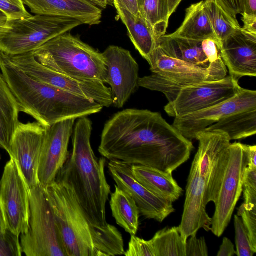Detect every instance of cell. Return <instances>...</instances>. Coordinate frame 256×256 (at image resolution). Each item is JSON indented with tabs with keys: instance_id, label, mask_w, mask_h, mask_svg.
Returning <instances> with one entry per match:
<instances>
[{
	"instance_id": "836d02e7",
	"label": "cell",
	"mask_w": 256,
	"mask_h": 256,
	"mask_svg": "<svg viewBox=\"0 0 256 256\" xmlns=\"http://www.w3.org/2000/svg\"><path fill=\"white\" fill-rule=\"evenodd\" d=\"M20 236L8 230L0 235V256H21Z\"/></svg>"
},
{
	"instance_id": "5bb4252c",
	"label": "cell",
	"mask_w": 256,
	"mask_h": 256,
	"mask_svg": "<svg viewBox=\"0 0 256 256\" xmlns=\"http://www.w3.org/2000/svg\"><path fill=\"white\" fill-rule=\"evenodd\" d=\"M45 128L40 122H19L10 144L14 160L29 189L40 184L38 168Z\"/></svg>"
},
{
	"instance_id": "9c48e42d",
	"label": "cell",
	"mask_w": 256,
	"mask_h": 256,
	"mask_svg": "<svg viewBox=\"0 0 256 256\" xmlns=\"http://www.w3.org/2000/svg\"><path fill=\"white\" fill-rule=\"evenodd\" d=\"M6 55L14 66L36 81L94 100L103 107L113 104L111 89L104 83L76 80L55 72L37 61L34 52Z\"/></svg>"
},
{
	"instance_id": "9a60e30c",
	"label": "cell",
	"mask_w": 256,
	"mask_h": 256,
	"mask_svg": "<svg viewBox=\"0 0 256 256\" xmlns=\"http://www.w3.org/2000/svg\"><path fill=\"white\" fill-rule=\"evenodd\" d=\"M110 160L109 172L116 185L133 198L142 216L162 222L175 211L172 202L155 194L138 182L132 164L119 160Z\"/></svg>"
},
{
	"instance_id": "30bf717a",
	"label": "cell",
	"mask_w": 256,
	"mask_h": 256,
	"mask_svg": "<svg viewBox=\"0 0 256 256\" xmlns=\"http://www.w3.org/2000/svg\"><path fill=\"white\" fill-rule=\"evenodd\" d=\"M241 88L238 81L230 75L219 80L188 85L180 90L174 100L168 102L164 110L169 116L180 118L230 100Z\"/></svg>"
},
{
	"instance_id": "7a4b0ae2",
	"label": "cell",
	"mask_w": 256,
	"mask_h": 256,
	"mask_svg": "<svg viewBox=\"0 0 256 256\" xmlns=\"http://www.w3.org/2000/svg\"><path fill=\"white\" fill-rule=\"evenodd\" d=\"M44 189L66 256L124 254V239L118 229L110 224H93L70 186L55 180Z\"/></svg>"
},
{
	"instance_id": "cb8c5ba5",
	"label": "cell",
	"mask_w": 256,
	"mask_h": 256,
	"mask_svg": "<svg viewBox=\"0 0 256 256\" xmlns=\"http://www.w3.org/2000/svg\"><path fill=\"white\" fill-rule=\"evenodd\" d=\"M170 37L202 41L212 38L220 44L204 6V0L190 6L186 10L184 20Z\"/></svg>"
},
{
	"instance_id": "ab89813d",
	"label": "cell",
	"mask_w": 256,
	"mask_h": 256,
	"mask_svg": "<svg viewBox=\"0 0 256 256\" xmlns=\"http://www.w3.org/2000/svg\"><path fill=\"white\" fill-rule=\"evenodd\" d=\"M242 20L244 24V26L242 29L245 32L256 36V14H250L242 12Z\"/></svg>"
},
{
	"instance_id": "2e32d148",
	"label": "cell",
	"mask_w": 256,
	"mask_h": 256,
	"mask_svg": "<svg viewBox=\"0 0 256 256\" xmlns=\"http://www.w3.org/2000/svg\"><path fill=\"white\" fill-rule=\"evenodd\" d=\"M76 120H66L44 126L38 168V181L43 188L56 180L68 157V144Z\"/></svg>"
},
{
	"instance_id": "d6a6232c",
	"label": "cell",
	"mask_w": 256,
	"mask_h": 256,
	"mask_svg": "<svg viewBox=\"0 0 256 256\" xmlns=\"http://www.w3.org/2000/svg\"><path fill=\"white\" fill-rule=\"evenodd\" d=\"M234 225L236 233V255L238 256H252L254 252L248 234L240 216L235 215Z\"/></svg>"
},
{
	"instance_id": "8992f818",
	"label": "cell",
	"mask_w": 256,
	"mask_h": 256,
	"mask_svg": "<svg viewBox=\"0 0 256 256\" xmlns=\"http://www.w3.org/2000/svg\"><path fill=\"white\" fill-rule=\"evenodd\" d=\"M82 24L80 20L68 17L40 14L8 20L0 32V51L10 56L34 52Z\"/></svg>"
},
{
	"instance_id": "7402d4cb",
	"label": "cell",
	"mask_w": 256,
	"mask_h": 256,
	"mask_svg": "<svg viewBox=\"0 0 256 256\" xmlns=\"http://www.w3.org/2000/svg\"><path fill=\"white\" fill-rule=\"evenodd\" d=\"M202 42L165 34L158 40L157 45L170 56L207 70L218 80L224 78L227 74L211 64L203 51Z\"/></svg>"
},
{
	"instance_id": "e575fe53",
	"label": "cell",
	"mask_w": 256,
	"mask_h": 256,
	"mask_svg": "<svg viewBox=\"0 0 256 256\" xmlns=\"http://www.w3.org/2000/svg\"><path fill=\"white\" fill-rule=\"evenodd\" d=\"M0 10L6 15L8 20L32 16L26 9L22 0H0Z\"/></svg>"
},
{
	"instance_id": "7dc6e473",
	"label": "cell",
	"mask_w": 256,
	"mask_h": 256,
	"mask_svg": "<svg viewBox=\"0 0 256 256\" xmlns=\"http://www.w3.org/2000/svg\"><path fill=\"white\" fill-rule=\"evenodd\" d=\"M6 230L4 214L0 202V235Z\"/></svg>"
},
{
	"instance_id": "4dcf8cb0",
	"label": "cell",
	"mask_w": 256,
	"mask_h": 256,
	"mask_svg": "<svg viewBox=\"0 0 256 256\" xmlns=\"http://www.w3.org/2000/svg\"><path fill=\"white\" fill-rule=\"evenodd\" d=\"M204 6L220 44L242 28L238 20L228 14L216 0H204Z\"/></svg>"
},
{
	"instance_id": "d6986e66",
	"label": "cell",
	"mask_w": 256,
	"mask_h": 256,
	"mask_svg": "<svg viewBox=\"0 0 256 256\" xmlns=\"http://www.w3.org/2000/svg\"><path fill=\"white\" fill-rule=\"evenodd\" d=\"M204 190L205 183L200 174L198 160L194 156L188 180L182 221L178 226L186 242L200 228L210 230L212 218L206 210Z\"/></svg>"
},
{
	"instance_id": "44dd1931",
	"label": "cell",
	"mask_w": 256,
	"mask_h": 256,
	"mask_svg": "<svg viewBox=\"0 0 256 256\" xmlns=\"http://www.w3.org/2000/svg\"><path fill=\"white\" fill-rule=\"evenodd\" d=\"M35 14L66 16L83 24L100 23L102 9L88 0H22Z\"/></svg>"
},
{
	"instance_id": "8d00e7d4",
	"label": "cell",
	"mask_w": 256,
	"mask_h": 256,
	"mask_svg": "<svg viewBox=\"0 0 256 256\" xmlns=\"http://www.w3.org/2000/svg\"><path fill=\"white\" fill-rule=\"evenodd\" d=\"M126 256H155L150 240H146L136 235H131Z\"/></svg>"
},
{
	"instance_id": "b9f144b4",
	"label": "cell",
	"mask_w": 256,
	"mask_h": 256,
	"mask_svg": "<svg viewBox=\"0 0 256 256\" xmlns=\"http://www.w3.org/2000/svg\"><path fill=\"white\" fill-rule=\"evenodd\" d=\"M236 254L234 246L228 238H224L217 254L218 256H233Z\"/></svg>"
},
{
	"instance_id": "ffe728a7",
	"label": "cell",
	"mask_w": 256,
	"mask_h": 256,
	"mask_svg": "<svg viewBox=\"0 0 256 256\" xmlns=\"http://www.w3.org/2000/svg\"><path fill=\"white\" fill-rule=\"evenodd\" d=\"M222 58L230 76L238 81L243 76H256V36L242 28L222 41Z\"/></svg>"
},
{
	"instance_id": "4316f807",
	"label": "cell",
	"mask_w": 256,
	"mask_h": 256,
	"mask_svg": "<svg viewBox=\"0 0 256 256\" xmlns=\"http://www.w3.org/2000/svg\"><path fill=\"white\" fill-rule=\"evenodd\" d=\"M204 131L220 132L226 134L230 140L245 138L256 134V108L229 114Z\"/></svg>"
},
{
	"instance_id": "f1b7e54d",
	"label": "cell",
	"mask_w": 256,
	"mask_h": 256,
	"mask_svg": "<svg viewBox=\"0 0 256 256\" xmlns=\"http://www.w3.org/2000/svg\"><path fill=\"white\" fill-rule=\"evenodd\" d=\"M155 256H186V242L178 226L165 228L150 240Z\"/></svg>"
},
{
	"instance_id": "7c38bea8",
	"label": "cell",
	"mask_w": 256,
	"mask_h": 256,
	"mask_svg": "<svg viewBox=\"0 0 256 256\" xmlns=\"http://www.w3.org/2000/svg\"><path fill=\"white\" fill-rule=\"evenodd\" d=\"M148 62L150 71L164 78L160 80V88L168 102L174 100L184 86L219 80L207 70L166 55L158 45Z\"/></svg>"
},
{
	"instance_id": "1f68e13d",
	"label": "cell",
	"mask_w": 256,
	"mask_h": 256,
	"mask_svg": "<svg viewBox=\"0 0 256 256\" xmlns=\"http://www.w3.org/2000/svg\"><path fill=\"white\" fill-rule=\"evenodd\" d=\"M242 185L244 207L248 210H256V168H246Z\"/></svg>"
},
{
	"instance_id": "681fc988",
	"label": "cell",
	"mask_w": 256,
	"mask_h": 256,
	"mask_svg": "<svg viewBox=\"0 0 256 256\" xmlns=\"http://www.w3.org/2000/svg\"><path fill=\"white\" fill-rule=\"evenodd\" d=\"M0 160H1V156H0Z\"/></svg>"
},
{
	"instance_id": "74e56055",
	"label": "cell",
	"mask_w": 256,
	"mask_h": 256,
	"mask_svg": "<svg viewBox=\"0 0 256 256\" xmlns=\"http://www.w3.org/2000/svg\"><path fill=\"white\" fill-rule=\"evenodd\" d=\"M186 244V256H207L208 248L204 237L197 238L196 234L192 235Z\"/></svg>"
},
{
	"instance_id": "c3c4849f",
	"label": "cell",
	"mask_w": 256,
	"mask_h": 256,
	"mask_svg": "<svg viewBox=\"0 0 256 256\" xmlns=\"http://www.w3.org/2000/svg\"><path fill=\"white\" fill-rule=\"evenodd\" d=\"M8 20L6 15L0 10V32L4 28Z\"/></svg>"
},
{
	"instance_id": "603a6c76",
	"label": "cell",
	"mask_w": 256,
	"mask_h": 256,
	"mask_svg": "<svg viewBox=\"0 0 256 256\" xmlns=\"http://www.w3.org/2000/svg\"><path fill=\"white\" fill-rule=\"evenodd\" d=\"M132 171L139 182L161 198L173 202L182 195L183 190L174 178L172 172L142 165H132Z\"/></svg>"
},
{
	"instance_id": "f6af8a7d",
	"label": "cell",
	"mask_w": 256,
	"mask_h": 256,
	"mask_svg": "<svg viewBox=\"0 0 256 256\" xmlns=\"http://www.w3.org/2000/svg\"><path fill=\"white\" fill-rule=\"evenodd\" d=\"M101 9H105L108 6H114L112 0H88Z\"/></svg>"
},
{
	"instance_id": "ac0fdd59",
	"label": "cell",
	"mask_w": 256,
	"mask_h": 256,
	"mask_svg": "<svg viewBox=\"0 0 256 256\" xmlns=\"http://www.w3.org/2000/svg\"><path fill=\"white\" fill-rule=\"evenodd\" d=\"M256 108V91L241 88L230 100L204 110L174 118L172 126L186 138L196 139V134L232 114Z\"/></svg>"
},
{
	"instance_id": "3957f363",
	"label": "cell",
	"mask_w": 256,
	"mask_h": 256,
	"mask_svg": "<svg viewBox=\"0 0 256 256\" xmlns=\"http://www.w3.org/2000/svg\"><path fill=\"white\" fill-rule=\"evenodd\" d=\"M92 122L87 116L75 122L71 137L72 150L56 180L72 188L93 224L106 226L109 224L106 206L111 190L105 174L106 158H98L92 147Z\"/></svg>"
},
{
	"instance_id": "6da1fadb",
	"label": "cell",
	"mask_w": 256,
	"mask_h": 256,
	"mask_svg": "<svg viewBox=\"0 0 256 256\" xmlns=\"http://www.w3.org/2000/svg\"><path fill=\"white\" fill-rule=\"evenodd\" d=\"M194 148L160 113L128 108L106 123L98 150L109 160L172 173L190 158Z\"/></svg>"
},
{
	"instance_id": "7bdbcfd3",
	"label": "cell",
	"mask_w": 256,
	"mask_h": 256,
	"mask_svg": "<svg viewBox=\"0 0 256 256\" xmlns=\"http://www.w3.org/2000/svg\"><path fill=\"white\" fill-rule=\"evenodd\" d=\"M242 147L246 152L248 163V166L256 168V146L242 144Z\"/></svg>"
},
{
	"instance_id": "484cf974",
	"label": "cell",
	"mask_w": 256,
	"mask_h": 256,
	"mask_svg": "<svg viewBox=\"0 0 256 256\" xmlns=\"http://www.w3.org/2000/svg\"><path fill=\"white\" fill-rule=\"evenodd\" d=\"M20 112L17 100L0 74V148L9 154L10 144L18 122Z\"/></svg>"
},
{
	"instance_id": "ee69618b",
	"label": "cell",
	"mask_w": 256,
	"mask_h": 256,
	"mask_svg": "<svg viewBox=\"0 0 256 256\" xmlns=\"http://www.w3.org/2000/svg\"><path fill=\"white\" fill-rule=\"evenodd\" d=\"M244 12L256 14V0H244Z\"/></svg>"
},
{
	"instance_id": "52a82bcc",
	"label": "cell",
	"mask_w": 256,
	"mask_h": 256,
	"mask_svg": "<svg viewBox=\"0 0 256 256\" xmlns=\"http://www.w3.org/2000/svg\"><path fill=\"white\" fill-rule=\"evenodd\" d=\"M27 256H66L53 212L40 184L30 188V218L26 232L20 236Z\"/></svg>"
},
{
	"instance_id": "5b68a950",
	"label": "cell",
	"mask_w": 256,
	"mask_h": 256,
	"mask_svg": "<svg viewBox=\"0 0 256 256\" xmlns=\"http://www.w3.org/2000/svg\"><path fill=\"white\" fill-rule=\"evenodd\" d=\"M36 59L50 70L76 80L107 84L102 53L68 32L34 52Z\"/></svg>"
},
{
	"instance_id": "d590c367",
	"label": "cell",
	"mask_w": 256,
	"mask_h": 256,
	"mask_svg": "<svg viewBox=\"0 0 256 256\" xmlns=\"http://www.w3.org/2000/svg\"><path fill=\"white\" fill-rule=\"evenodd\" d=\"M238 216L241 217L246 230L252 248L256 252V210L246 208L244 203L238 208Z\"/></svg>"
},
{
	"instance_id": "bcb514c9",
	"label": "cell",
	"mask_w": 256,
	"mask_h": 256,
	"mask_svg": "<svg viewBox=\"0 0 256 256\" xmlns=\"http://www.w3.org/2000/svg\"><path fill=\"white\" fill-rule=\"evenodd\" d=\"M183 0H168L169 16H170Z\"/></svg>"
},
{
	"instance_id": "d4e9b609",
	"label": "cell",
	"mask_w": 256,
	"mask_h": 256,
	"mask_svg": "<svg viewBox=\"0 0 256 256\" xmlns=\"http://www.w3.org/2000/svg\"><path fill=\"white\" fill-rule=\"evenodd\" d=\"M115 8L135 48L148 62L157 45L152 26L140 12L135 15L124 8Z\"/></svg>"
},
{
	"instance_id": "60d3db41",
	"label": "cell",
	"mask_w": 256,
	"mask_h": 256,
	"mask_svg": "<svg viewBox=\"0 0 256 256\" xmlns=\"http://www.w3.org/2000/svg\"><path fill=\"white\" fill-rule=\"evenodd\" d=\"M114 6L124 8L136 15L140 12L139 0H113Z\"/></svg>"
},
{
	"instance_id": "4fadbf2b",
	"label": "cell",
	"mask_w": 256,
	"mask_h": 256,
	"mask_svg": "<svg viewBox=\"0 0 256 256\" xmlns=\"http://www.w3.org/2000/svg\"><path fill=\"white\" fill-rule=\"evenodd\" d=\"M196 139L199 145L195 156L198 160L200 176L205 183L204 202L206 206L215 200L230 140L224 132L209 131L198 132Z\"/></svg>"
},
{
	"instance_id": "83f0119b",
	"label": "cell",
	"mask_w": 256,
	"mask_h": 256,
	"mask_svg": "<svg viewBox=\"0 0 256 256\" xmlns=\"http://www.w3.org/2000/svg\"><path fill=\"white\" fill-rule=\"evenodd\" d=\"M110 202L116 224L130 235H136L139 228L140 211L133 198L125 190L114 186Z\"/></svg>"
},
{
	"instance_id": "277c9868",
	"label": "cell",
	"mask_w": 256,
	"mask_h": 256,
	"mask_svg": "<svg viewBox=\"0 0 256 256\" xmlns=\"http://www.w3.org/2000/svg\"><path fill=\"white\" fill-rule=\"evenodd\" d=\"M0 69L20 112L30 116L44 126L88 116L103 108L94 100L36 81L14 66L1 51Z\"/></svg>"
},
{
	"instance_id": "f546056e",
	"label": "cell",
	"mask_w": 256,
	"mask_h": 256,
	"mask_svg": "<svg viewBox=\"0 0 256 256\" xmlns=\"http://www.w3.org/2000/svg\"><path fill=\"white\" fill-rule=\"evenodd\" d=\"M140 12L152 28L156 41L166 34L169 16L168 0H139Z\"/></svg>"
},
{
	"instance_id": "e0dca14e",
	"label": "cell",
	"mask_w": 256,
	"mask_h": 256,
	"mask_svg": "<svg viewBox=\"0 0 256 256\" xmlns=\"http://www.w3.org/2000/svg\"><path fill=\"white\" fill-rule=\"evenodd\" d=\"M102 53L113 104L122 108L139 86L138 64L129 50L118 46H110Z\"/></svg>"
},
{
	"instance_id": "8fae6325",
	"label": "cell",
	"mask_w": 256,
	"mask_h": 256,
	"mask_svg": "<svg viewBox=\"0 0 256 256\" xmlns=\"http://www.w3.org/2000/svg\"><path fill=\"white\" fill-rule=\"evenodd\" d=\"M0 202L6 229L19 236L26 232L29 226L30 189L11 158L0 180Z\"/></svg>"
},
{
	"instance_id": "f907efd6",
	"label": "cell",
	"mask_w": 256,
	"mask_h": 256,
	"mask_svg": "<svg viewBox=\"0 0 256 256\" xmlns=\"http://www.w3.org/2000/svg\"><path fill=\"white\" fill-rule=\"evenodd\" d=\"M112 1H113V0H112Z\"/></svg>"
},
{
	"instance_id": "f35d334b",
	"label": "cell",
	"mask_w": 256,
	"mask_h": 256,
	"mask_svg": "<svg viewBox=\"0 0 256 256\" xmlns=\"http://www.w3.org/2000/svg\"><path fill=\"white\" fill-rule=\"evenodd\" d=\"M220 6L232 17L237 20L238 14L244 12V0H216Z\"/></svg>"
},
{
	"instance_id": "ba28073f",
	"label": "cell",
	"mask_w": 256,
	"mask_h": 256,
	"mask_svg": "<svg viewBox=\"0 0 256 256\" xmlns=\"http://www.w3.org/2000/svg\"><path fill=\"white\" fill-rule=\"evenodd\" d=\"M248 163L242 144L230 143L214 202V213L212 218L210 230L218 237L222 236L231 220L242 192V178Z\"/></svg>"
}]
</instances>
